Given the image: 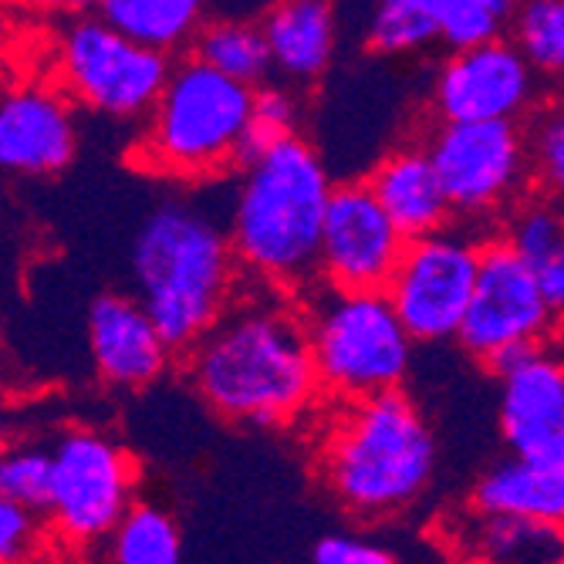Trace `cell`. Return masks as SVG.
Here are the masks:
<instances>
[{
  "mask_svg": "<svg viewBox=\"0 0 564 564\" xmlns=\"http://www.w3.org/2000/svg\"><path fill=\"white\" fill-rule=\"evenodd\" d=\"M440 41L430 0H382L366 21V47L372 55H416Z\"/></svg>",
  "mask_w": 564,
  "mask_h": 564,
  "instance_id": "26",
  "label": "cell"
},
{
  "mask_svg": "<svg viewBox=\"0 0 564 564\" xmlns=\"http://www.w3.org/2000/svg\"><path fill=\"white\" fill-rule=\"evenodd\" d=\"M250 116L253 88L186 55L173 65L156 109L142 122L132 163L183 183L240 173L250 149Z\"/></svg>",
  "mask_w": 564,
  "mask_h": 564,
  "instance_id": "5",
  "label": "cell"
},
{
  "mask_svg": "<svg viewBox=\"0 0 564 564\" xmlns=\"http://www.w3.org/2000/svg\"><path fill=\"white\" fill-rule=\"evenodd\" d=\"M497 234L521 253L551 312L564 322V207L544 196H528Z\"/></svg>",
  "mask_w": 564,
  "mask_h": 564,
  "instance_id": "21",
  "label": "cell"
},
{
  "mask_svg": "<svg viewBox=\"0 0 564 564\" xmlns=\"http://www.w3.org/2000/svg\"><path fill=\"white\" fill-rule=\"evenodd\" d=\"M423 142L446 189L453 220L474 234L494 224L503 227L534 189L524 122H436Z\"/></svg>",
  "mask_w": 564,
  "mask_h": 564,
  "instance_id": "7",
  "label": "cell"
},
{
  "mask_svg": "<svg viewBox=\"0 0 564 564\" xmlns=\"http://www.w3.org/2000/svg\"><path fill=\"white\" fill-rule=\"evenodd\" d=\"M332 193L325 160L304 135L264 149L237 173L227 230L250 284L294 301L322 284L318 258Z\"/></svg>",
  "mask_w": 564,
  "mask_h": 564,
  "instance_id": "2",
  "label": "cell"
},
{
  "mask_svg": "<svg viewBox=\"0 0 564 564\" xmlns=\"http://www.w3.org/2000/svg\"><path fill=\"white\" fill-rule=\"evenodd\" d=\"M557 315L521 253L500 234H487L477 291L456 338L459 348L494 372L507 358L544 348V341L557 335Z\"/></svg>",
  "mask_w": 564,
  "mask_h": 564,
  "instance_id": "10",
  "label": "cell"
},
{
  "mask_svg": "<svg viewBox=\"0 0 564 564\" xmlns=\"http://www.w3.org/2000/svg\"><path fill=\"white\" fill-rule=\"evenodd\" d=\"M315 564H399L392 551L355 534H325L312 554Z\"/></svg>",
  "mask_w": 564,
  "mask_h": 564,
  "instance_id": "32",
  "label": "cell"
},
{
  "mask_svg": "<svg viewBox=\"0 0 564 564\" xmlns=\"http://www.w3.org/2000/svg\"><path fill=\"white\" fill-rule=\"evenodd\" d=\"M507 37L521 47L538 78H564V0L518 4Z\"/></svg>",
  "mask_w": 564,
  "mask_h": 564,
  "instance_id": "27",
  "label": "cell"
},
{
  "mask_svg": "<svg viewBox=\"0 0 564 564\" xmlns=\"http://www.w3.org/2000/svg\"><path fill=\"white\" fill-rule=\"evenodd\" d=\"M366 183L405 240L433 237L456 224L423 139L389 149L372 166Z\"/></svg>",
  "mask_w": 564,
  "mask_h": 564,
  "instance_id": "17",
  "label": "cell"
},
{
  "mask_svg": "<svg viewBox=\"0 0 564 564\" xmlns=\"http://www.w3.org/2000/svg\"><path fill=\"white\" fill-rule=\"evenodd\" d=\"M173 65V58L129 41L95 11L75 14L55 41V85L75 106L119 122L149 119Z\"/></svg>",
  "mask_w": 564,
  "mask_h": 564,
  "instance_id": "8",
  "label": "cell"
},
{
  "mask_svg": "<svg viewBox=\"0 0 564 564\" xmlns=\"http://www.w3.org/2000/svg\"><path fill=\"white\" fill-rule=\"evenodd\" d=\"M497 379V420L510 456L564 467V358L544 345L514 358Z\"/></svg>",
  "mask_w": 564,
  "mask_h": 564,
  "instance_id": "14",
  "label": "cell"
},
{
  "mask_svg": "<svg viewBox=\"0 0 564 564\" xmlns=\"http://www.w3.org/2000/svg\"><path fill=\"white\" fill-rule=\"evenodd\" d=\"M301 126V95L291 85H261L253 88V116H250V149H247V163L253 156H261L264 149L288 142ZM243 163V166H247Z\"/></svg>",
  "mask_w": 564,
  "mask_h": 564,
  "instance_id": "30",
  "label": "cell"
},
{
  "mask_svg": "<svg viewBox=\"0 0 564 564\" xmlns=\"http://www.w3.org/2000/svg\"><path fill=\"white\" fill-rule=\"evenodd\" d=\"M55 497V446L18 443L0 459V500H14L34 514L51 510Z\"/></svg>",
  "mask_w": 564,
  "mask_h": 564,
  "instance_id": "28",
  "label": "cell"
},
{
  "mask_svg": "<svg viewBox=\"0 0 564 564\" xmlns=\"http://www.w3.org/2000/svg\"><path fill=\"white\" fill-rule=\"evenodd\" d=\"M538 196L564 207V98H547L524 119Z\"/></svg>",
  "mask_w": 564,
  "mask_h": 564,
  "instance_id": "29",
  "label": "cell"
},
{
  "mask_svg": "<svg viewBox=\"0 0 564 564\" xmlns=\"http://www.w3.org/2000/svg\"><path fill=\"white\" fill-rule=\"evenodd\" d=\"M88 351L98 379L112 389H145L176 355L135 294L106 291L88 307Z\"/></svg>",
  "mask_w": 564,
  "mask_h": 564,
  "instance_id": "16",
  "label": "cell"
},
{
  "mask_svg": "<svg viewBox=\"0 0 564 564\" xmlns=\"http://www.w3.org/2000/svg\"><path fill=\"white\" fill-rule=\"evenodd\" d=\"M112 564H183V534L160 503L139 500L109 538Z\"/></svg>",
  "mask_w": 564,
  "mask_h": 564,
  "instance_id": "24",
  "label": "cell"
},
{
  "mask_svg": "<svg viewBox=\"0 0 564 564\" xmlns=\"http://www.w3.org/2000/svg\"><path fill=\"white\" fill-rule=\"evenodd\" d=\"M129 268L139 304L180 355L217 328L247 281L227 224L183 196L145 214L129 247Z\"/></svg>",
  "mask_w": 564,
  "mask_h": 564,
  "instance_id": "3",
  "label": "cell"
},
{
  "mask_svg": "<svg viewBox=\"0 0 564 564\" xmlns=\"http://www.w3.org/2000/svg\"><path fill=\"white\" fill-rule=\"evenodd\" d=\"M459 534L477 564H557L561 551V531L484 510H474Z\"/></svg>",
  "mask_w": 564,
  "mask_h": 564,
  "instance_id": "23",
  "label": "cell"
},
{
  "mask_svg": "<svg viewBox=\"0 0 564 564\" xmlns=\"http://www.w3.org/2000/svg\"><path fill=\"white\" fill-rule=\"evenodd\" d=\"M78 156L75 101L55 82H21L0 101V166L11 176H58Z\"/></svg>",
  "mask_w": 564,
  "mask_h": 564,
  "instance_id": "15",
  "label": "cell"
},
{
  "mask_svg": "<svg viewBox=\"0 0 564 564\" xmlns=\"http://www.w3.org/2000/svg\"><path fill=\"white\" fill-rule=\"evenodd\" d=\"M189 55L247 88L268 85L274 72L261 21H247V18H210L203 24Z\"/></svg>",
  "mask_w": 564,
  "mask_h": 564,
  "instance_id": "22",
  "label": "cell"
},
{
  "mask_svg": "<svg viewBox=\"0 0 564 564\" xmlns=\"http://www.w3.org/2000/svg\"><path fill=\"white\" fill-rule=\"evenodd\" d=\"M538 106V72L510 37L446 55L430 95L440 126L521 122Z\"/></svg>",
  "mask_w": 564,
  "mask_h": 564,
  "instance_id": "12",
  "label": "cell"
},
{
  "mask_svg": "<svg viewBox=\"0 0 564 564\" xmlns=\"http://www.w3.org/2000/svg\"><path fill=\"white\" fill-rule=\"evenodd\" d=\"M301 307L328 402H366L402 389L416 341L386 291L351 294L318 284Z\"/></svg>",
  "mask_w": 564,
  "mask_h": 564,
  "instance_id": "6",
  "label": "cell"
},
{
  "mask_svg": "<svg viewBox=\"0 0 564 564\" xmlns=\"http://www.w3.org/2000/svg\"><path fill=\"white\" fill-rule=\"evenodd\" d=\"M557 564H564V531H561V551H557Z\"/></svg>",
  "mask_w": 564,
  "mask_h": 564,
  "instance_id": "33",
  "label": "cell"
},
{
  "mask_svg": "<svg viewBox=\"0 0 564 564\" xmlns=\"http://www.w3.org/2000/svg\"><path fill=\"white\" fill-rule=\"evenodd\" d=\"M183 366L196 395L237 426L284 430L325 399L301 301L261 284L240 291Z\"/></svg>",
  "mask_w": 564,
  "mask_h": 564,
  "instance_id": "1",
  "label": "cell"
},
{
  "mask_svg": "<svg viewBox=\"0 0 564 564\" xmlns=\"http://www.w3.org/2000/svg\"><path fill=\"white\" fill-rule=\"evenodd\" d=\"M91 11L129 41L173 62H180L176 55L183 51H193L203 24L210 21L199 0H101Z\"/></svg>",
  "mask_w": 564,
  "mask_h": 564,
  "instance_id": "20",
  "label": "cell"
},
{
  "mask_svg": "<svg viewBox=\"0 0 564 564\" xmlns=\"http://www.w3.org/2000/svg\"><path fill=\"white\" fill-rule=\"evenodd\" d=\"M281 85H318L335 62L338 14L325 0H284L261 18Z\"/></svg>",
  "mask_w": 564,
  "mask_h": 564,
  "instance_id": "18",
  "label": "cell"
},
{
  "mask_svg": "<svg viewBox=\"0 0 564 564\" xmlns=\"http://www.w3.org/2000/svg\"><path fill=\"white\" fill-rule=\"evenodd\" d=\"M315 470L345 514L382 521L430 490L436 436L402 389L366 402H332L315 433Z\"/></svg>",
  "mask_w": 564,
  "mask_h": 564,
  "instance_id": "4",
  "label": "cell"
},
{
  "mask_svg": "<svg viewBox=\"0 0 564 564\" xmlns=\"http://www.w3.org/2000/svg\"><path fill=\"white\" fill-rule=\"evenodd\" d=\"M55 497L47 521L72 544L112 538L135 500V464L112 436L75 426L55 443Z\"/></svg>",
  "mask_w": 564,
  "mask_h": 564,
  "instance_id": "11",
  "label": "cell"
},
{
  "mask_svg": "<svg viewBox=\"0 0 564 564\" xmlns=\"http://www.w3.org/2000/svg\"><path fill=\"white\" fill-rule=\"evenodd\" d=\"M405 243L409 240L389 220L366 180L335 183L322 234L318 281L322 288L351 294L386 291Z\"/></svg>",
  "mask_w": 564,
  "mask_h": 564,
  "instance_id": "13",
  "label": "cell"
},
{
  "mask_svg": "<svg viewBox=\"0 0 564 564\" xmlns=\"http://www.w3.org/2000/svg\"><path fill=\"white\" fill-rule=\"evenodd\" d=\"M37 544V514L14 500H0V561L24 564Z\"/></svg>",
  "mask_w": 564,
  "mask_h": 564,
  "instance_id": "31",
  "label": "cell"
},
{
  "mask_svg": "<svg viewBox=\"0 0 564 564\" xmlns=\"http://www.w3.org/2000/svg\"><path fill=\"white\" fill-rule=\"evenodd\" d=\"M484 234L470 227H446L433 237L409 240L402 261L386 288L399 322L416 345L459 338L480 274Z\"/></svg>",
  "mask_w": 564,
  "mask_h": 564,
  "instance_id": "9",
  "label": "cell"
},
{
  "mask_svg": "<svg viewBox=\"0 0 564 564\" xmlns=\"http://www.w3.org/2000/svg\"><path fill=\"white\" fill-rule=\"evenodd\" d=\"M470 507L564 531V467L507 456L477 480Z\"/></svg>",
  "mask_w": 564,
  "mask_h": 564,
  "instance_id": "19",
  "label": "cell"
},
{
  "mask_svg": "<svg viewBox=\"0 0 564 564\" xmlns=\"http://www.w3.org/2000/svg\"><path fill=\"white\" fill-rule=\"evenodd\" d=\"M430 8L436 18L440 44L449 47V55L507 37L518 11L507 0H430Z\"/></svg>",
  "mask_w": 564,
  "mask_h": 564,
  "instance_id": "25",
  "label": "cell"
}]
</instances>
